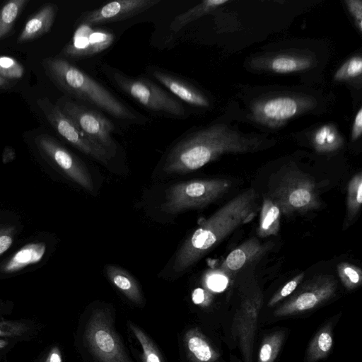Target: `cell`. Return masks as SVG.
<instances>
[{
    "label": "cell",
    "instance_id": "cell-1",
    "mask_svg": "<svg viewBox=\"0 0 362 362\" xmlns=\"http://www.w3.org/2000/svg\"><path fill=\"white\" fill-rule=\"evenodd\" d=\"M261 145L259 138L215 124L192 132L177 141L168 152L163 170L167 174L189 173L221 155L254 152Z\"/></svg>",
    "mask_w": 362,
    "mask_h": 362
},
{
    "label": "cell",
    "instance_id": "cell-2",
    "mask_svg": "<svg viewBox=\"0 0 362 362\" xmlns=\"http://www.w3.org/2000/svg\"><path fill=\"white\" fill-rule=\"evenodd\" d=\"M257 206V194L254 189H247L222 206L183 243L175 257V272L185 271L241 225L249 222Z\"/></svg>",
    "mask_w": 362,
    "mask_h": 362
},
{
    "label": "cell",
    "instance_id": "cell-3",
    "mask_svg": "<svg viewBox=\"0 0 362 362\" xmlns=\"http://www.w3.org/2000/svg\"><path fill=\"white\" fill-rule=\"evenodd\" d=\"M42 65L51 80L81 103L127 123L144 124L146 122L145 117L66 59L48 57L42 61Z\"/></svg>",
    "mask_w": 362,
    "mask_h": 362
},
{
    "label": "cell",
    "instance_id": "cell-4",
    "mask_svg": "<svg viewBox=\"0 0 362 362\" xmlns=\"http://www.w3.org/2000/svg\"><path fill=\"white\" fill-rule=\"evenodd\" d=\"M101 69L117 89L146 109L170 118L188 117V112L181 101L151 80L128 76L106 64L102 65Z\"/></svg>",
    "mask_w": 362,
    "mask_h": 362
},
{
    "label": "cell",
    "instance_id": "cell-5",
    "mask_svg": "<svg viewBox=\"0 0 362 362\" xmlns=\"http://www.w3.org/2000/svg\"><path fill=\"white\" fill-rule=\"evenodd\" d=\"M232 183L227 179L195 180L171 186L162 204V210L175 214L207 206L227 192Z\"/></svg>",
    "mask_w": 362,
    "mask_h": 362
},
{
    "label": "cell",
    "instance_id": "cell-6",
    "mask_svg": "<svg viewBox=\"0 0 362 362\" xmlns=\"http://www.w3.org/2000/svg\"><path fill=\"white\" fill-rule=\"evenodd\" d=\"M270 196L281 213L286 216L305 213L320 206L315 182L301 172H291L284 175Z\"/></svg>",
    "mask_w": 362,
    "mask_h": 362
},
{
    "label": "cell",
    "instance_id": "cell-7",
    "mask_svg": "<svg viewBox=\"0 0 362 362\" xmlns=\"http://www.w3.org/2000/svg\"><path fill=\"white\" fill-rule=\"evenodd\" d=\"M57 105L91 141L111 156L115 154V125L101 112L66 96L61 98Z\"/></svg>",
    "mask_w": 362,
    "mask_h": 362
},
{
    "label": "cell",
    "instance_id": "cell-8",
    "mask_svg": "<svg viewBox=\"0 0 362 362\" xmlns=\"http://www.w3.org/2000/svg\"><path fill=\"white\" fill-rule=\"evenodd\" d=\"M37 104L49 123L66 141L95 160L107 163L111 156L91 141L57 104L47 98L37 99Z\"/></svg>",
    "mask_w": 362,
    "mask_h": 362
},
{
    "label": "cell",
    "instance_id": "cell-9",
    "mask_svg": "<svg viewBox=\"0 0 362 362\" xmlns=\"http://www.w3.org/2000/svg\"><path fill=\"white\" fill-rule=\"evenodd\" d=\"M315 105L316 100L308 95H281L257 101L251 106L250 112L255 121L270 127H277L312 110Z\"/></svg>",
    "mask_w": 362,
    "mask_h": 362
},
{
    "label": "cell",
    "instance_id": "cell-10",
    "mask_svg": "<svg viewBox=\"0 0 362 362\" xmlns=\"http://www.w3.org/2000/svg\"><path fill=\"white\" fill-rule=\"evenodd\" d=\"M336 288L337 283L332 276H315L276 309L274 315L285 317L312 310L330 299Z\"/></svg>",
    "mask_w": 362,
    "mask_h": 362
},
{
    "label": "cell",
    "instance_id": "cell-11",
    "mask_svg": "<svg viewBox=\"0 0 362 362\" xmlns=\"http://www.w3.org/2000/svg\"><path fill=\"white\" fill-rule=\"evenodd\" d=\"M35 142L47 157L73 181L85 189L93 192L94 187L90 174L81 160L48 134L38 135Z\"/></svg>",
    "mask_w": 362,
    "mask_h": 362
},
{
    "label": "cell",
    "instance_id": "cell-12",
    "mask_svg": "<svg viewBox=\"0 0 362 362\" xmlns=\"http://www.w3.org/2000/svg\"><path fill=\"white\" fill-rule=\"evenodd\" d=\"M114 40L115 35L109 30L79 23L62 54L71 59L88 58L108 49Z\"/></svg>",
    "mask_w": 362,
    "mask_h": 362
},
{
    "label": "cell",
    "instance_id": "cell-13",
    "mask_svg": "<svg viewBox=\"0 0 362 362\" xmlns=\"http://www.w3.org/2000/svg\"><path fill=\"white\" fill-rule=\"evenodd\" d=\"M86 337L101 361L129 362L102 313L93 315L86 328Z\"/></svg>",
    "mask_w": 362,
    "mask_h": 362
},
{
    "label": "cell",
    "instance_id": "cell-14",
    "mask_svg": "<svg viewBox=\"0 0 362 362\" xmlns=\"http://www.w3.org/2000/svg\"><path fill=\"white\" fill-rule=\"evenodd\" d=\"M160 0H119L108 2L95 9L86 11L78 24L92 26L131 18L160 3Z\"/></svg>",
    "mask_w": 362,
    "mask_h": 362
},
{
    "label": "cell",
    "instance_id": "cell-15",
    "mask_svg": "<svg viewBox=\"0 0 362 362\" xmlns=\"http://www.w3.org/2000/svg\"><path fill=\"white\" fill-rule=\"evenodd\" d=\"M262 303V295L260 291L250 294L243 300L234 321L245 362H251L253 338Z\"/></svg>",
    "mask_w": 362,
    "mask_h": 362
},
{
    "label": "cell",
    "instance_id": "cell-16",
    "mask_svg": "<svg viewBox=\"0 0 362 362\" xmlns=\"http://www.w3.org/2000/svg\"><path fill=\"white\" fill-rule=\"evenodd\" d=\"M148 73L178 100L197 107H208L209 100L188 81L158 67L148 68Z\"/></svg>",
    "mask_w": 362,
    "mask_h": 362
},
{
    "label": "cell",
    "instance_id": "cell-17",
    "mask_svg": "<svg viewBox=\"0 0 362 362\" xmlns=\"http://www.w3.org/2000/svg\"><path fill=\"white\" fill-rule=\"evenodd\" d=\"M269 245L262 244L256 238H252L232 250L220 267L223 274H233L243 267L261 257Z\"/></svg>",
    "mask_w": 362,
    "mask_h": 362
},
{
    "label": "cell",
    "instance_id": "cell-18",
    "mask_svg": "<svg viewBox=\"0 0 362 362\" xmlns=\"http://www.w3.org/2000/svg\"><path fill=\"white\" fill-rule=\"evenodd\" d=\"M261 68L279 74H289L307 70L315 64L310 55L299 53L277 54L257 62Z\"/></svg>",
    "mask_w": 362,
    "mask_h": 362
},
{
    "label": "cell",
    "instance_id": "cell-19",
    "mask_svg": "<svg viewBox=\"0 0 362 362\" xmlns=\"http://www.w3.org/2000/svg\"><path fill=\"white\" fill-rule=\"evenodd\" d=\"M57 10L55 4L44 5L26 21L18 37V42L23 43L31 41L47 33L54 23Z\"/></svg>",
    "mask_w": 362,
    "mask_h": 362
},
{
    "label": "cell",
    "instance_id": "cell-20",
    "mask_svg": "<svg viewBox=\"0 0 362 362\" xmlns=\"http://www.w3.org/2000/svg\"><path fill=\"white\" fill-rule=\"evenodd\" d=\"M46 245L43 243H33L24 245L18 250L4 264L1 271L5 273H12L20 271L25 267L37 264L43 257Z\"/></svg>",
    "mask_w": 362,
    "mask_h": 362
},
{
    "label": "cell",
    "instance_id": "cell-21",
    "mask_svg": "<svg viewBox=\"0 0 362 362\" xmlns=\"http://www.w3.org/2000/svg\"><path fill=\"white\" fill-rule=\"evenodd\" d=\"M281 211L269 197H264L260 210L257 235L260 238L275 235L280 228Z\"/></svg>",
    "mask_w": 362,
    "mask_h": 362
},
{
    "label": "cell",
    "instance_id": "cell-22",
    "mask_svg": "<svg viewBox=\"0 0 362 362\" xmlns=\"http://www.w3.org/2000/svg\"><path fill=\"white\" fill-rule=\"evenodd\" d=\"M227 0H205L176 16L170 23V29L177 33L192 21L216 10L221 5L228 3Z\"/></svg>",
    "mask_w": 362,
    "mask_h": 362
},
{
    "label": "cell",
    "instance_id": "cell-23",
    "mask_svg": "<svg viewBox=\"0 0 362 362\" xmlns=\"http://www.w3.org/2000/svg\"><path fill=\"white\" fill-rule=\"evenodd\" d=\"M105 270L110 281L127 297L134 302L140 301V290L132 275L124 269L115 265L107 266Z\"/></svg>",
    "mask_w": 362,
    "mask_h": 362
},
{
    "label": "cell",
    "instance_id": "cell-24",
    "mask_svg": "<svg viewBox=\"0 0 362 362\" xmlns=\"http://www.w3.org/2000/svg\"><path fill=\"white\" fill-rule=\"evenodd\" d=\"M333 339L329 325L323 327L313 337L308 349L306 360L315 362L326 357L332 346Z\"/></svg>",
    "mask_w": 362,
    "mask_h": 362
},
{
    "label": "cell",
    "instance_id": "cell-25",
    "mask_svg": "<svg viewBox=\"0 0 362 362\" xmlns=\"http://www.w3.org/2000/svg\"><path fill=\"white\" fill-rule=\"evenodd\" d=\"M343 139L332 125H324L315 133L313 140L315 150L320 153H329L343 145Z\"/></svg>",
    "mask_w": 362,
    "mask_h": 362
},
{
    "label": "cell",
    "instance_id": "cell-26",
    "mask_svg": "<svg viewBox=\"0 0 362 362\" xmlns=\"http://www.w3.org/2000/svg\"><path fill=\"white\" fill-rule=\"evenodd\" d=\"M362 204V175H354L348 184L346 221L344 226L350 224L358 215Z\"/></svg>",
    "mask_w": 362,
    "mask_h": 362
},
{
    "label": "cell",
    "instance_id": "cell-27",
    "mask_svg": "<svg viewBox=\"0 0 362 362\" xmlns=\"http://www.w3.org/2000/svg\"><path fill=\"white\" fill-rule=\"evenodd\" d=\"M28 0H11L0 9V40L8 35Z\"/></svg>",
    "mask_w": 362,
    "mask_h": 362
},
{
    "label": "cell",
    "instance_id": "cell-28",
    "mask_svg": "<svg viewBox=\"0 0 362 362\" xmlns=\"http://www.w3.org/2000/svg\"><path fill=\"white\" fill-rule=\"evenodd\" d=\"M284 337V334L281 332L267 336L259 349L258 362H273L279 354Z\"/></svg>",
    "mask_w": 362,
    "mask_h": 362
},
{
    "label": "cell",
    "instance_id": "cell-29",
    "mask_svg": "<svg viewBox=\"0 0 362 362\" xmlns=\"http://www.w3.org/2000/svg\"><path fill=\"white\" fill-rule=\"evenodd\" d=\"M337 272L343 285L349 290L358 287L362 283L361 269L351 263H339Z\"/></svg>",
    "mask_w": 362,
    "mask_h": 362
},
{
    "label": "cell",
    "instance_id": "cell-30",
    "mask_svg": "<svg viewBox=\"0 0 362 362\" xmlns=\"http://www.w3.org/2000/svg\"><path fill=\"white\" fill-rule=\"evenodd\" d=\"M187 347L194 356L201 362H208L214 358V352L211 347L197 334L188 338Z\"/></svg>",
    "mask_w": 362,
    "mask_h": 362
},
{
    "label": "cell",
    "instance_id": "cell-31",
    "mask_svg": "<svg viewBox=\"0 0 362 362\" xmlns=\"http://www.w3.org/2000/svg\"><path fill=\"white\" fill-rule=\"evenodd\" d=\"M362 73V59L354 56L344 62L335 72L334 79L338 81H347L361 76Z\"/></svg>",
    "mask_w": 362,
    "mask_h": 362
},
{
    "label": "cell",
    "instance_id": "cell-32",
    "mask_svg": "<svg viewBox=\"0 0 362 362\" xmlns=\"http://www.w3.org/2000/svg\"><path fill=\"white\" fill-rule=\"evenodd\" d=\"M24 74L23 66L14 58L0 56V77L4 79L20 78Z\"/></svg>",
    "mask_w": 362,
    "mask_h": 362
},
{
    "label": "cell",
    "instance_id": "cell-33",
    "mask_svg": "<svg viewBox=\"0 0 362 362\" xmlns=\"http://www.w3.org/2000/svg\"><path fill=\"white\" fill-rule=\"evenodd\" d=\"M131 328L142 346L146 362H161L153 344L144 332L132 324Z\"/></svg>",
    "mask_w": 362,
    "mask_h": 362
},
{
    "label": "cell",
    "instance_id": "cell-34",
    "mask_svg": "<svg viewBox=\"0 0 362 362\" xmlns=\"http://www.w3.org/2000/svg\"><path fill=\"white\" fill-rule=\"evenodd\" d=\"M304 276L303 273L299 274L291 280L288 281L282 288H281L271 298L268 303L269 307L274 306L276 303L281 301L284 298L291 295L298 287V284L303 280Z\"/></svg>",
    "mask_w": 362,
    "mask_h": 362
},
{
    "label": "cell",
    "instance_id": "cell-35",
    "mask_svg": "<svg viewBox=\"0 0 362 362\" xmlns=\"http://www.w3.org/2000/svg\"><path fill=\"white\" fill-rule=\"evenodd\" d=\"M28 327L23 322H0V337L20 336L25 333Z\"/></svg>",
    "mask_w": 362,
    "mask_h": 362
},
{
    "label": "cell",
    "instance_id": "cell-36",
    "mask_svg": "<svg viewBox=\"0 0 362 362\" xmlns=\"http://www.w3.org/2000/svg\"><path fill=\"white\" fill-rule=\"evenodd\" d=\"M347 8L354 18L356 28L362 32V1L361 0L346 1Z\"/></svg>",
    "mask_w": 362,
    "mask_h": 362
},
{
    "label": "cell",
    "instance_id": "cell-37",
    "mask_svg": "<svg viewBox=\"0 0 362 362\" xmlns=\"http://www.w3.org/2000/svg\"><path fill=\"white\" fill-rule=\"evenodd\" d=\"M208 286L213 291H220L227 285V279L221 274L211 275L208 279Z\"/></svg>",
    "mask_w": 362,
    "mask_h": 362
},
{
    "label": "cell",
    "instance_id": "cell-38",
    "mask_svg": "<svg viewBox=\"0 0 362 362\" xmlns=\"http://www.w3.org/2000/svg\"><path fill=\"white\" fill-rule=\"evenodd\" d=\"M362 134V108L357 112L352 127L351 139L356 141L359 139Z\"/></svg>",
    "mask_w": 362,
    "mask_h": 362
},
{
    "label": "cell",
    "instance_id": "cell-39",
    "mask_svg": "<svg viewBox=\"0 0 362 362\" xmlns=\"http://www.w3.org/2000/svg\"><path fill=\"white\" fill-rule=\"evenodd\" d=\"M13 238L10 231L0 230V255L4 253L11 247Z\"/></svg>",
    "mask_w": 362,
    "mask_h": 362
},
{
    "label": "cell",
    "instance_id": "cell-40",
    "mask_svg": "<svg viewBox=\"0 0 362 362\" xmlns=\"http://www.w3.org/2000/svg\"><path fill=\"white\" fill-rule=\"evenodd\" d=\"M45 362H62V356L57 347L52 348L49 352Z\"/></svg>",
    "mask_w": 362,
    "mask_h": 362
},
{
    "label": "cell",
    "instance_id": "cell-41",
    "mask_svg": "<svg viewBox=\"0 0 362 362\" xmlns=\"http://www.w3.org/2000/svg\"><path fill=\"white\" fill-rule=\"evenodd\" d=\"M205 300V292L202 288H197L192 293V300L195 304H201Z\"/></svg>",
    "mask_w": 362,
    "mask_h": 362
},
{
    "label": "cell",
    "instance_id": "cell-42",
    "mask_svg": "<svg viewBox=\"0 0 362 362\" xmlns=\"http://www.w3.org/2000/svg\"><path fill=\"white\" fill-rule=\"evenodd\" d=\"M8 341L4 339H0V349L7 346Z\"/></svg>",
    "mask_w": 362,
    "mask_h": 362
},
{
    "label": "cell",
    "instance_id": "cell-43",
    "mask_svg": "<svg viewBox=\"0 0 362 362\" xmlns=\"http://www.w3.org/2000/svg\"><path fill=\"white\" fill-rule=\"evenodd\" d=\"M7 81L4 78L0 77V87L6 86Z\"/></svg>",
    "mask_w": 362,
    "mask_h": 362
}]
</instances>
